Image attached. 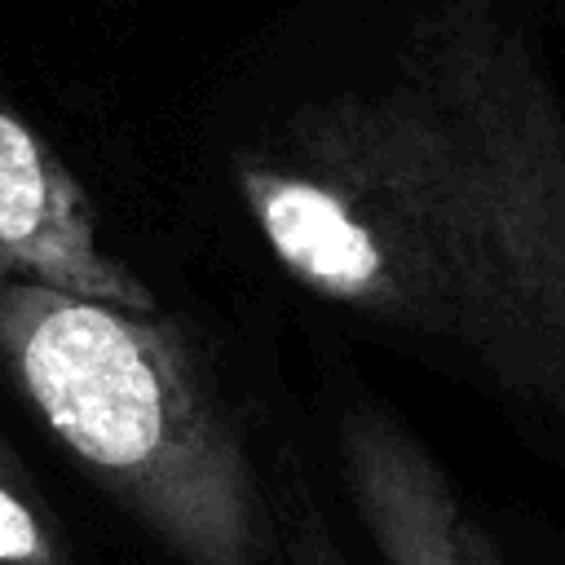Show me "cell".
Instances as JSON below:
<instances>
[{"instance_id":"52a82bcc","label":"cell","mask_w":565,"mask_h":565,"mask_svg":"<svg viewBox=\"0 0 565 565\" xmlns=\"http://www.w3.org/2000/svg\"><path fill=\"white\" fill-rule=\"evenodd\" d=\"M300 565H344L313 530H305V539H300Z\"/></svg>"},{"instance_id":"5b68a950","label":"cell","mask_w":565,"mask_h":565,"mask_svg":"<svg viewBox=\"0 0 565 565\" xmlns=\"http://www.w3.org/2000/svg\"><path fill=\"white\" fill-rule=\"evenodd\" d=\"M0 565H71L62 525L35 477L0 437Z\"/></svg>"},{"instance_id":"277c9868","label":"cell","mask_w":565,"mask_h":565,"mask_svg":"<svg viewBox=\"0 0 565 565\" xmlns=\"http://www.w3.org/2000/svg\"><path fill=\"white\" fill-rule=\"evenodd\" d=\"M335 463L380 565H477V516L437 455L384 406L353 402L335 424Z\"/></svg>"},{"instance_id":"7a4b0ae2","label":"cell","mask_w":565,"mask_h":565,"mask_svg":"<svg viewBox=\"0 0 565 565\" xmlns=\"http://www.w3.org/2000/svg\"><path fill=\"white\" fill-rule=\"evenodd\" d=\"M0 366L66 455L181 565H269L256 459L159 309L0 291Z\"/></svg>"},{"instance_id":"6da1fadb","label":"cell","mask_w":565,"mask_h":565,"mask_svg":"<svg viewBox=\"0 0 565 565\" xmlns=\"http://www.w3.org/2000/svg\"><path fill=\"white\" fill-rule=\"evenodd\" d=\"M230 181L296 287L565 446V97L508 13L441 4L380 75L247 141Z\"/></svg>"},{"instance_id":"3957f363","label":"cell","mask_w":565,"mask_h":565,"mask_svg":"<svg viewBox=\"0 0 565 565\" xmlns=\"http://www.w3.org/2000/svg\"><path fill=\"white\" fill-rule=\"evenodd\" d=\"M9 287L159 309L154 291L106 252L79 177L0 93V291Z\"/></svg>"},{"instance_id":"8992f818","label":"cell","mask_w":565,"mask_h":565,"mask_svg":"<svg viewBox=\"0 0 565 565\" xmlns=\"http://www.w3.org/2000/svg\"><path fill=\"white\" fill-rule=\"evenodd\" d=\"M472 561H477V565H512V561L503 556L499 539H494V534H490L481 521L472 525Z\"/></svg>"}]
</instances>
